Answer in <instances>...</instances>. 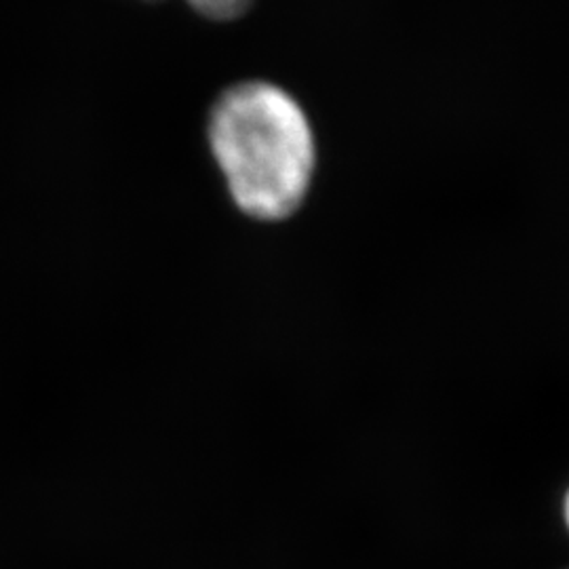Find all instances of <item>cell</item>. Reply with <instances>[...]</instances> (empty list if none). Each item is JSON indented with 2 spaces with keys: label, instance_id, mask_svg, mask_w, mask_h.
Segmentation results:
<instances>
[{
  "label": "cell",
  "instance_id": "cell-1",
  "mask_svg": "<svg viewBox=\"0 0 569 569\" xmlns=\"http://www.w3.org/2000/svg\"><path fill=\"white\" fill-rule=\"evenodd\" d=\"M207 138L234 204L253 220L289 218L315 173V136L302 106L264 81L239 82L216 100Z\"/></svg>",
  "mask_w": 569,
  "mask_h": 569
},
{
  "label": "cell",
  "instance_id": "cell-2",
  "mask_svg": "<svg viewBox=\"0 0 569 569\" xmlns=\"http://www.w3.org/2000/svg\"><path fill=\"white\" fill-rule=\"evenodd\" d=\"M188 4L207 20H237L249 11L253 0H188Z\"/></svg>",
  "mask_w": 569,
  "mask_h": 569
},
{
  "label": "cell",
  "instance_id": "cell-3",
  "mask_svg": "<svg viewBox=\"0 0 569 569\" xmlns=\"http://www.w3.org/2000/svg\"><path fill=\"white\" fill-rule=\"evenodd\" d=\"M566 519H568V526H569V493H568V498H566Z\"/></svg>",
  "mask_w": 569,
  "mask_h": 569
},
{
  "label": "cell",
  "instance_id": "cell-4",
  "mask_svg": "<svg viewBox=\"0 0 569 569\" xmlns=\"http://www.w3.org/2000/svg\"><path fill=\"white\" fill-rule=\"evenodd\" d=\"M152 2H154V0H152Z\"/></svg>",
  "mask_w": 569,
  "mask_h": 569
}]
</instances>
